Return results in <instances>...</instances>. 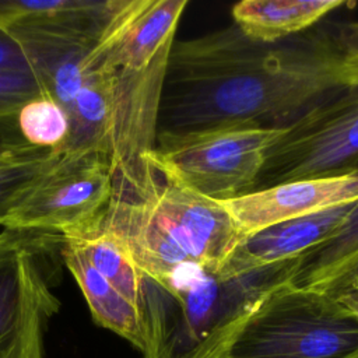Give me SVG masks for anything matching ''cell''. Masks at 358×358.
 Wrapping results in <instances>:
<instances>
[{
    "mask_svg": "<svg viewBox=\"0 0 358 358\" xmlns=\"http://www.w3.org/2000/svg\"><path fill=\"white\" fill-rule=\"evenodd\" d=\"M357 352L358 317L330 295L292 284L285 264L220 358H348Z\"/></svg>",
    "mask_w": 358,
    "mask_h": 358,
    "instance_id": "obj_3",
    "label": "cell"
},
{
    "mask_svg": "<svg viewBox=\"0 0 358 358\" xmlns=\"http://www.w3.org/2000/svg\"><path fill=\"white\" fill-rule=\"evenodd\" d=\"M324 294L336 299L343 308L358 317V275L348 277L330 287Z\"/></svg>",
    "mask_w": 358,
    "mask_h": 358,
    "instance_id": "obj_16",
    "label": "cell"
},
{
    "mask_svg": "<svg viewBox=\"0 0 358 358\" xmlns=\"http://www.w3.org/2000/svg\"><path fill=\"white\" fill-rule=\"evenodd\" d=\"M284 126L229 123L157 133L145 155L165 178L204 197L225 201L252 193Z\"/></svg>",
    "mask_w": 358,
    "mask_h": 358,
    "instance_id": "obj_4",
    "label": "cell"
},
{
    "mask_svg": "<svg viewBox=\"0 0 358 358\" xmlns=\"http://www.w3.org/2000/svg\"><path fill=\"white\" fill-rule=\"evenodd\" d=\"M358 214V203L296 217L246 236L225 262L217 280L224 284L257 278L338 238Z\"/></svg>",
    "mask_w": 358,
    "mask_h": 358,
    "instance_id": "obj_7",
    "label": "cell"
},
{
    "mask_svg": "<svg viewBox=\"0 0 358 358\" xmlns=\"http://www.w3.org/2000/svg\"><path fill=\"white\" fill-rule=\"evenodd\" d=\"M63 236L3 228L0 232V358H45V333L60 308Z\"/></svg>",
    "mask_w": 358,
    "mask_h": 358,
    "instance_id": "obj_5",
    "label": "cell"
},
{
    "mask_svg": "<svg viewBox=\"0 0 358 358\" xmlns=\"http://www.w3.org/2000/svg\"><path fill=\"white\" fill-rule=\"evenodd\" d=\"M62 260L78 284L92 320L123 337L141 352L144 348V323L140 308L117 292L66 239L62 246Z\"/></svg>",
    "mask_w": 358,
    "mask_h": 358,
    "instance_id": "obj_9",
    "label": "cell"
},
{
    "mask_svg": "<svg viewBox=\"0 0 358 358\" xmlns=\"http://www.w3.org/2000/svg\"><path fill=\"white\" fill-rule=\"evenodd\" d=\"M60 154L31 145L20 136L0 134V227Z\"/></svg>",
    "mask_w": 358,
    "mask_h": 358,
    "instance_id": "obj_11",
    "label": "cell"
},
{
    "mask_svg": "<svg viewBox=\"0 0 358 358\" xmlns=\"http://www.w3.org/2000/svg\"><path fill=\"white\" fill-rule=\"evenodd\" d=\"M221 203L245 239L287 220L358 203V172L281 183Z\"/></svg>",
    "mask_w": 358,
    "mask_h": 358,
    "instance_id": "obj_8",
    "label": "cell"
},
{
    "mask_svg": "<svg viewBox=\"0 0 358 358\" xmlns=\"http://www.w3.org/2000/svg\"><path fill=\"white\" fill-rule=\"evenodd\" d=\"M46 94L43 85L29 71H0V119L14 117L32 98Z\"/></svg>",
    "mask_w": 358,
    "mask_h": 358,
    "instance_id": "obj_14",
    "label": "cell"
},
{
    "mask_svg": "<svg viewBox=\"0 0 358 358\" xmlns=\"http://www.w3.org/2000/svg\"><path fill=\"white\" fill-rule=\"evenodd\" d=\"M113 190V169L98 151L62 152L31 187L3 228L41 229L74 238L92 231Z\"/></svg>",
    "mask_w": 358,
    "mask_h": 358,
    "instance_id": "obj_6",
    "label": "cell"
},
{
    "mask_svg": "<svg viewBox=\"0 0 358 358\" xmlns=\"http://www.w3.org/2000/svg\"><path fill=\"white\" fill-rule=\"evenodd\" d=\"M0 71L34 73L31 63L27 59L21 46L3 28H0Z\"/></svg>",
    "mask_w": 358,
    "mask_h": 358,
    "instance_id": "obj_15",
    "label": "cell"
},
{
    "mask_svg": "<svg viewBox=\"0 0 358 358\" xmlns=\"http://www.w3.org/2000/svg\"><path fill=\"white\" fill-rule=\"evenodd\" d=\"M14 117L25 143L62 152L70 134V117L49 94L25 102Z\"/></svg>",
    "mask_w": 358,
    "mask_h": 358,
    "instance_id": "obj_13",
    "label": "cell"
},
{
    "mask_svg": "<svg viewBox=\"0 0 358 358\" xmlns=\"http://www.w3.org/2000/svg\"><path fill=\"white\" fill-rule=\"evenodd\" d=\"M355 84L358 43L343 45L313 34L266 43L248 38L234 24L173 42L158 131L229 123L284 126Z\"/></svg>",
    "mask_w": 358,
    "mask_h": 358,
    "instance_id": "obj_1",
    "label": "cell"
},
{
    "mask_svg": "<svg viewBox=\"0 0 358 358\" xmlns=\"http://www.w3.org/2000/svg\"><path fill=\"white\" fill-rule=\"evenodd\" d=\"M348 358H358V352H357V354H354V355H350Z\"/></svg>",
    "mask_w": 358,
    "mask_h": 358,
    "instance_id": "obj_17",
    "label": "cell"
},
{
    "mask_svg": "<svg viewBox=\"0 0 358 358\" xmlns=\"http://www.w3.org/2000/svg\"><path fill=\"white\" fill-rule=\"evenodd\" d=\"M95 228L117 238L144 277L168 295L217 277L243 241L221 201L162 176L147 157L113 175L109 204Z\"/></svg>",
    "mask_w": 358,
    "mask_h": 358,
    "instance_id": "obj_2",
    "label": "cell"
},
{
    "mask_svg": "<svg viewBox=\"0 0 358 358\" xmlns=\"http://www.w3.org/2000/svg\"><path fill=\"white\" fill-rule=\"evenodd\" d=\"M343 4V0H243L232 7V18L248 38L271 43L310 28Z\"/></svg>",
    "mask_w": 358,
    "mask_h": 358,
    "instance_id": "obj_10",
    "label": "cell"
},
{
    "mask_svg": "<svg viewBox=\"0 0 358 358\" xmlns=\"http://www.w3.org/2000/svg\"><path fill=\"white\" fill-rule=\"evenodd\" d=\"M64 239L70 242L117 292L138 306L143 313L147 278L117 238L95 228L80 236Z\"/></svg>",
    "mask_w": 358,
    "mask_h": 358,
    "instance_id": "obj_12",
    "label": "cell"
}]
</instances>
